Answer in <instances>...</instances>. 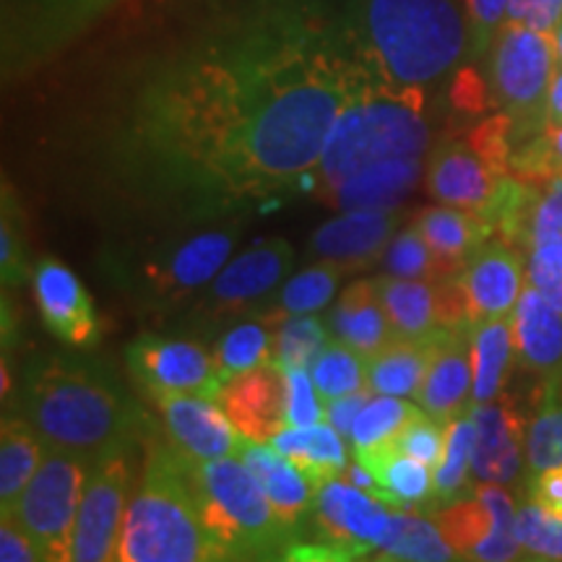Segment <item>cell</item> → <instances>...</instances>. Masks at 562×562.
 Here are the masks:
<instances>
[{
	"mask_svg": "<svg viewBox=\"0 0 562 562\" xmlns=\"http://www.w3.org/2000/svg\"><path fill=\"white\" fill-rule=\"evenodd\" d=\"M271 446L292 463H297L315 487L339 480L349 467L344 438L328 422L311 427H284L279 435H273Z\"/></svg>",
	"mask_w": 562,
	"mask_h": 562,
	"instance_id": "obj_32",
	"label": "cell"
},
{
	"mask_svg": "<svg viewBox=\"0 0 562 562\" xmlns=\"http://www.w3.org/2000/svg\"><path fill=\"white\" fill-rule=\"evenodd\" d=\"M115 562H220L199 516L182 459L154 442L125 510Z\"/></svg>",
	"mask_w": 562,
	"mask_h": 562,
	"instance_id": "obj_5",
	"label": "cell"
},
{
	"mask_svg": "<svg viewBox=\"0 0 562 562\" xmlns=\"http://www.w3.org/2000/svg\"><path fill=\"white\" fill-rule=\"evenodd\" d=\"M115 0H5V68L34 66L74 42Z\"/></svg>",
	"mask_w": 562,
	"mask_h": 562,
	"instance_id": "obj_11",
	"label": "cell"
},
{
	"mask_svg": "<svg viewBox=\"0 0 562 562\" xmlns=\"http://www.w3.org/2000/svg\"><path fill=\"white\" fill-rule=\"evenodd\" d=\"M286 375V427H311L326 417L321 396L315 391L311 370L292 368Z\"/></svg>",
	"mask_w": 562,
	"mask_h": 562,
	"instance_id": "obj_48",
	"label": "cell"
},
{
	"mask_svg": "<svg viewBox=\"0 0 562 562\" xmlns=\"http://www.w3.org/2000/svg\"><path fill=\"white\" fill-rule=\"evenodd\" d=\"M510 175L524 182H544L562 175V125L544 128L513 151Z\"/></svg>",
	"mask_w": 562,
	"mask_h": 562,
	"instance_id": "obj_44",
	"label": "cell"
},
{
	"mask_svg": "<svg viewBox=\"0 0 562 562\" xmlns=\"http://www.w3.org/2000/svg\"><path fill=\"white\" fill-rule=\"evenodd\" d=\"M398 508L378 501L347 480H331L315 492L311 513V529L318 542L351 554L355 560H368L383 550L396 531Z\"/></svg>",
	"mask_w": 562,
	"mask_h": 562,
	"instance_id": "obj_12",
	"label": "cell"
},
{
	"mask_svg": "<svg viewBox=\"0 0 562 562\" xmlns=\"http://www.w3.org/2000/svg\"><path fill=\"white\" fill-rule=\"evenodd\" d=\"M195 3L138 68L115 161L149 199L216 220L300 191L344 104L375 81L269 5Z\"/></svg>",
	"mask_w": 562,
	"mask_h": 562,
	"instance_id": "obj_1",
	"label": "cell"
},
{
	"mask_svg": "<svg viewBox=\"0 0 562 562\" xmlns=\"http://www.w3.org/2000/svg\"><path fill=\"white\" fill-rule=\"evenodd\" d=\"M311 378L323 402L362 391L368 389V357L334 339L315 357V362L311 364Z\"/></svg>",
	"mask_w": 562,
	"mask_h": 562,
	"instance_id": "obj_42",
	"label": "cell"
},
{
	"mask_svg": "<svg viewBox=\"0 0 562 562\" xmlns=\"http://www.w3.org/2000/svg\"><path fill=\"white\" fill-rule=\"evenodd\" d=\"M326 323L336 341L360 351L368 360L396 339L383 302L378 297L375 279H360L349 290H344Z\"/></svg>",
	"mask_w": 562,
	"mask_h": 562,
	"instance_id": "obj_26",
	"label": "cell"
},
{
	"mask_svg": "<svg viewBox=\"0 0 562 562\" xmlns=\"http://www.w3.org/2000/svg\"><path fill=\"white\" fill-rule=\"evenodd\" d=\"M355 558L347 552L336 550L331 544L323 542H300V539H292L284 547H279L277 552H271L269 558L261 562H351Z\"/></svg>",
	"mask_w": 562,
	"mask_h": 562,
	"instance_id": "obj_52",
	"label": "cell"
},
{
	"mask_svg": "<svg viewBox=\"0 0 562 562\" xmlns=\"http://www.w3.org/2000/svg\"><path fill=\"white\" fill-rule=\"evenodd\" d=\"M518 562H562V560H547V558H533V554H526V558H521Z\"/></svg>",
	"mask_w": 562,
	"mask_h": 562,
	"instance_id": "obj_58",
	"label": "cell"
},
{
	"mask_svg": "<svg viewBox=\"0 0 562 562\" xmlns=\"http://www.w3.org/2000/svg\"><path fill=\"white\" fill-rule=\"evenodd\" d=\"M161 414L167 446L186 461L206 463L214 459H240L245 440L222 406L203 396L154 398Z\"/></svg>",
	"mask_w": 562,
	"mask_h": 562,
	"instance_id": "obj_16",
	"label": "cell"
},
{
	"mask_svg": "<svg viewBox=\"0 0 562 562\" xmlns=\"http://www.w3.org/2000/svg\"><path fill=\"white\" fill-rule=\"evenodd\" d=\"M364 562H467L446 542L432 516L417 510H398L396 531L389 544Z\"/></svg>",
	"mask_w": 562,
	"mask_h": 562,
	"instance_id": "obj_34",
	"label": "cell"
},
{
	"mask_svg": "<svg viewBox=\"0 0 562 562\" xmlns=\"http://www.w3.org/2000/svg\"><path fill=\"white\" fill-rule=\"evenodd\" d=\"M414 227L456 273L490 237H495L490 222H484L480 214L456 206H432L419 211Z\"/></svg>",
	"mask_w": 562,
	"mask_h": 562,
	"instance_id": "obj_28",
	"label": "cell"
},
{
	"mask_svg": "<svg viewBox=\"0 0 562 562\" xmlns=\"http://www.w3.org/2000/svg\"><path fill=\"white\" fill-rule=\"evenodd\" d=\"M355 461H360L375 476L378 487H381V501L393 508L419 513L427 503H435L432 469L409 459L393 446L381 448V451L355 453Z\"/></svg>",
	"mask_w": 562,
	"mask_h": 562,
	"instance_id": "obj_29",
	"label": "cell"
},
{
	"mask_svg": "<svg viewBox=\"0 0 562 562\" xmlns=\"http://www.w3.org/2000/svg\"><path fill=\"white\" fill-rule=\"evenodd\" d=\"M182 459V456H180ZM199 516L220 562H261L292 542L279 524L269 495L243 459L193 463L182 459Z\"/></svg>",
	"mask_w": 562,
	"mask_h": 562,
	"instance_id": "obj_6",
	"label": "cell"
},
{
	"mask_svg": "<svg viewBox=\"0 0 562 562\" xmlns=\"http://www.w3.org/2000/svg\"><path fill=\"white\" fill-rule=\"evenodd\" d=\"M372 396H375V393L370 389H362V391L347 393V396L331 398V402H326V422L341 435L344 440H349L351 427H355L357 417H360L364 406L370 404Z\"/></svg>",
	"mask_w": 562,
	"mask_h": 562,
	"instance_id": "obj_53",
	"label": "cell"
},
{
	"mask_svg": "<svg viewBox=\"0 0 562 562\" xmlns=\"http://www.w3.org/2000/svg\"><path fill=\"white\" fill-rule=\"evenodd\" d=\"M34 300L45 326L70 347H91L100 336L94 305L89 292L83 290L81 279L68 269L66 263L40 261L32 273Z\"/></svg>",
	"mask_w": 562,
	"mask_h": 562,
	"instance_id": "obj_22",
	"label": "cell"
},
{
	"mask_svg": "<svg viewBox=\"0 0 562 562\" xmlns=\"http://www.w3.org/2000/svg\"><path fill=\"white\" fill-rule=\"evenodd\" d=\"M476 427L474 480L508 484L521 474L524 430L521 417L508 404H474L469 409Z\"/></svg>",
	"mask_w": 562,
	"mask_h": 562,
	"instance_id": "obj_25",
	"label": "cell"
},
{
	"mask_svg": "<svg viewBox=\"0 0 562 562\" xmlns=\"http://www.w3.org/2000/svg\"><path fill=\"white\" fill-rule=\"evenodd\" d=\"M45 442L21 414L3 419V427H0V516L11 518L32 476L45 461Z\"/></svg>",
	"mask_w": 562,
	"mask_h": 562,
	"instance_id": "obj_30",
	"label": "cell"
},
{
	"mask_svg": "<svg viewBox=\"0 0 562 562\" xmlns=\"http://www.w3.org/2000/svg\"><path fill=\"white\" fill-rule=\"evenodd\" d=\"M524 277L526 261L521 250L503 237H490L459 271L469 323L513 315L526 286Z\"/></svg>",
	"mask_w": 562,
	"mask_h": 562,
	"instance_id": "obj_17",
	"label": "cell"
},
{
	"mask_svg": "<svg viewBox=\"0 0 562 562\" xmlns=\"http://www.w3.org/2000/svg\"><path fill=\"white\" fill-rule=\"evenodd\" d=\"M552 42H554V53H558V63L562 66V19H560V24L554 26Z\"/></svg>",
	"mask_w": 562,
	"mask_h": 562,
	"instance_id": "obj_57",
	"label": "cell"
},
{
	"mask_svg": "<svg viewBox=\"0 0 562 562\" xmlns=\"http://www.w3.org/2000/svg\"><path fill=\"white\" fill-rule=\"evenodd\" d=\"M558 125H562V66L554 70L544 102V128H558Z\"/></svg>",
	"mask_w": 562,
	"mask_h": 562,
	"instance_id": "obj_56",
	"label": "cell"
},
{
	"mask_svg": "<svg viewBox=\"0 0 562 562\" xmlns=\"http://www.w3.org/2000/svg\"><path fill=\"white\" fill-rule=\"evenodd\" d=\"M240 459L261 482L279 524L284 526V531L292 539H297L307 521H311L315 492H318L311 476L302 472L297 463L281 456L271 442L248 440Z\"/></svg>",
	"mask_w": 562,
	"mask_h": 562,
	"instance_id": "obj_23",
	"label": "cell"
},
{
	"mask_svg": "<svg viewBox=\"0 0 562 562\" xmlns=\"http://www.w3.org/2000/svg\"><path fill=\"white\" fill-rule=\"evenodd\" d=\"M273 360V321L263 315L261 321L235 323L227 334L222 336L214 349L216 372H220V385L232 381L240 372H248L258 364Z\"/></svg>",
	"mask_w": 562,
	"mask_h": 562,
	"instance_id": "obj_36",
	"label": "cell"
},
{
	"mask_svg": "<svg viewBox=\"0 0 562 562\" xmlns=\"http://www.w3.org/2000/svg\"><path fill=\"white\" fill-rule=\"evenodd\" d=\"M505 16H508L510 24L552 34L562 19V0H510Z\"/></svg>",
	"mask_w": 562,
	"mask_h": 562,
	"instance_id": "obj_51",
	"label": "cell"
},
{
	"mask_svg": "<svg viewBox=\"0 0 562 562\" xmlns=\"http://www.w3.org/2000/svg\"><path fill=\"white\" fill-rule=\"evenodd\" d=\"M91 463L47 448L45 461L11 513L19 529L37 547L42 562H70L74 529Z\"/></svg>",
	"mask_w": 562,
	"mask_h": 562,
	"instance_id": "obj_8",
	"label": "cell"
},
{
	"mask_svg": "<svg viewBox=\"0 0 562 562\" xmlns=\"http://www.w3.org/2000/svg\"><path fill=\"white\" fill-rule=\"evenodd\" d=\"M240 240V222L201 229L170 243L138 269V292L157 311H175L182 302L199 297L232 261Z\"/></svg>",
	"mask_w": 562,
	"mask_h": 562,
	"instance_id": "obj_9",
	"label": "cell"
},
{
	"mask_svg": "<svg viewBox=\"0 0 562 562\" xmlns=\"http://www.w3.org/2000/svg\"><path fill=\"white\" fill-rule=\"evenodd\" d=\"M311 30L370 81L430 87L469 58L456 0H256Z\"/></svg>",
	"mask_w": 562,
	"mask_h": 562,
	"instance_id": "obj_2",
	"label": "cell"
},
{
	"mask_svg": "<svg viewBox=\"0 0 562 562\" xmlns=\"http://www.w3.org/2000/svg\"><path fill=\"white\" fill-rule=\"evenodd\" d=\"M474 442L476 427L472 414L448 422L446 425V448H442V459L435 469V505L451 503L456 497L467 495L474 487Z\"/></svg>",
	"mask_w": 562,
	"mask_h": 562,
	"instance_id": "obj_35",
	"label": "cell"
},
{
	"mask_svg": "<svg viewBox=\"0 0 562 562\" xmlns=\"http://www.w3.org/2000/svg\"><path fill=\"white\" fill-rule=\"evenodd\" d=\"M383 273L396 279H419V281H440L459 277L451 266L430 248V243L419 235V229L409 224L402 232L393 235V240L385 248Z\"/></svg>",
	"mask_w": 562,
	"mask_h": 562,
	"instance_id": "obj_41",
	"label": "cell"
},
{
	"mask_svg": "<svg viewBox=\"0 0 562 562\" xmlns=\"http://www.w3.org/2000/svg\"><path fill=\"white\" fill-rule=\"evenodd\" d=\"M516 357L544 383L562 378V313L526 281L521 300L510 315Z\"/></svg>",
	"mask_w": 562,
	"mask_h": 562,
	"instance_id": "obj_24",
	"label": "cell"
},
{
	"mask_svg": "<svg viewBox=\"0 0 562 562\" xmlns=\"http://www.w3.org/2000/svg\"><path fill=\"white\" fill-rule=\"evenodd\" d=\"M128 368L136 383L159 396H203L216 402L220 396V372L214 355L201 344L188 339H165V336H140L125 351Z\"/></svg>",
	"mask_w": 562,
	"mask_h": 562,
	"instance_id": "obj_15",
	"label": "cell"
},
{
	"mask_svg": "<svg viewBox=\"0 0 562 562\" xmlns=\"http://www.w3.org/2000/svg\"><path fill=\"white\" fill-rule=\"evenodd\" d=\"M344 269L328 261H315L294 273L281 284L277 292L273 311L266 313L271 318H284V315H315L323 307L331 305V300L339 292Z\"/></svg>",
	"mask_w": 562,
	"mask_h": 562,
	"instance_id": "obj_37",
	"label": "cell"
},
{
	"mask_svg": "<svg viewBox=\"0 0 562 562\" xmlns=\"http://www.w3.org/2000/svg\"><path fill=\"white\" fill-rule=\"evenodd\" d=\"M398 224L402 214L396 209L344 211L313 232L311 258L336 263L344 271H360L381 261Z\"/></svg>",
	"mask_w": 562,
	"mask_h": 562,
	"instance_id": "obj_18",
	"label": "cell"
},
{
	"mask_svg": "<svg viewBox=\"0 0 562 562\" xmlns=\"http://www.w3.org/2000/svg\"><path fill=\"white\" fill-rule=\"evenodd\" d=\"M472 339V406L492 404L501 396L508 381L510 364L516 360V339H513V323L508 318L476 321L469 328Z\"/></svg>",
	"mask_w": 562,
	"mask_h": 562,
	"instance_id": "obj_31",
	"label": "cell"
},
{
	"mask_svg": "<svg viewBox=\"0 0 562 562\" xmlns=\"http://www.w3.org/2000/svg\"><path fill=\"white\" fill-rule=\"evenodd\" d=\"M417 412L419 406H412L404 398L378 396L375 393L351 427V453L381 451V448L393 446L404 427L417 417Z\"/></svg>",
	"mask_w": 562,
	"mask_h": 562,
	"instance_id": "obj_39",
	"label": "cell"
},
{
	"mask_svg": "<svg viewBox=\"0 0 562 562\" xmlns=\"http://www.w3.org/2000/svg\"><path fill=\"white\" fill-rule=\"evenodd\" d=\"M393 448L414 461L425 463L435 472L442 459V448H446V425H440L438 419L419 409L417 417L404 427L402 435L393 442Z\"/></svg>",
	"mask_w": 562,
	"mask_h": 562,
	"instance_id": "obj_46",
	"label": "cell"
},
{
	"mask_svg": "<svg viewBox=\"0 0 562 562\" xmlns=\"http://www.w3.org/2000/svg\"><path fill=\"white\" fill-rule=\"evenodd\" d=\"M510 0H463L469 30V60L487 55L492 40L501 32Z\"/></svg>",
	"mask_w": 562,
	"mask_h": 562,
	"instance_id": "obj_47",
	"label": "cell"
},
{
	"mask_svg": "<svg viewBox=\"0 0 562 562\" xmlns=\"http://www.w3.org/2000/svg\"><path fill=\"white\" fill-rule=\"evenodd\" d=\"M501 182L503 175L492 170L467 138L440 140L427 159V191L442 206H456L482 216Z\"/></svg>",
	"mask_w": 562,
	"mask_h": 562,
	"instance_id": "obj_21",
	"label": "cell"
},
{
	"mask_svg": "<svg viewBox=\"0 0 562 562\" xmlns=\"http://www.w3.org/2000/svg\"><path fill=\"white\" fill-rule=\"evenodd\" d=\"M294 266V250L286 240H263L232 258L201 294L199 318L229 323L243 315L261 313V305L281 290Z\"/></svg>",
	"mask_w": 562,
	"mask_h": 562,
	"instance_id": "obj_13",
	"label": "cell"
},
{
	"mask_svg": "<svg viewBox=\"0 0 562 562\" xmlns=\"http://www.w3.org/2000/svg\"><path fill=\"white\" fill-rule=\"evenodd\" d=\"M21 417L45 448L97 463L128 451L144 414L102 364L74 357H45L26 372Z\"/></svg>",
	"mask_w": 562,
	"mask_h": 562,
	"instance_id": "obj_3",
	"label": "cell"
},
{
	"mask_svg": "<svg viewBox=\"0 0 562 562\" xmlns=\"http://www.w3.org/2000/svg\"><path fill=\"white\" fill-rule=\"evenodd\" d=\"M128 453H112L91 463L74 529L70 562H115L125 510L131 501Z\"/></svg>",
	"mask_w": 562,
	"mask_h": 562,
	"instance_id": "obj_14",
	"label": "cell"
},
{
	"mask_svg": "<svg viewBox=\"0 0 562 562\" xmlns=\"http://www.w3.org/2000/svg\"><path fill=\"white\" fill-rule=\"evenodd\" d=\"M516 503L501 484L480 482L467 495L435 505L432 521L467 562H518Z\"/></svg>",
	"mask_w": 562,
	"mask_h": 562,
	"instance_id": "obj_10",
	"label": "cell"
},
{
	"mask_svg": "<svg viewBox=\"0 0 562 562\" xmlns=\"http://www.w3.org/2000/svg\"><path fill=\"white\" fill-rule=\"evenodd\" d=\"M430 146L425 87L375 81L349 97L336 117L313 188L328 195L364 167L389 159H425Z\"/></svg>",
	"mask_w": 562,
	"mask_h": 562,
	"instance_id": "obj_4",
	"label": "cell"
},
{
	"mask_svg": "<svg viewBox=\"0 0 562 562\" xmlns=\"http://www.w3.org/2000/svg\"><path fill=\"white\" fill-rule=\"evenodd\" d=\"M562 463V378L544 385V398L526 432V480Z\"/></svg>",
	"mask_w": 562,
	"mask_h": 562,
	"instance_id": "obj_40",
	"label": "cell"
},
{
	"mask_svg": "<svg viewBox=\"0 0 562 562\" xmlns=\"http://www.w3.org/2000/svg\"><path fill=\"white\" fill-rule=\"evenodd\" d=\"M0 562H42L37 547L13 518H3L0 524Z\"/></svg>",
	"mask_w": 562,
	"mask_h": 562,
	"instance_id": "obj_54",
	"label": "cell"
},
{
	"mask_svg": "<svg viewBox=\"0 0 562 562\" xmlns=\"http://www.w3.org/2000/svg\"><path fill=\"white\" fill-rule=\"evenodd\" d=\"M526 281L562 313V245H542L526 252Z\"/></svg>",
	"mask_w": 562,
	"mask_h": 562,
	"instance_id": "obj_49",
	"label": "cell"
},
{
	"mask_svg": "<svg viewBox=\"0 0 562 562\" xmlns=\"http://www.w3.org/2000/svg\"><path fill=\"white\" fill-rule=\"evenodd\" d=\"M422 170H425V159L378 161L351 175L323 199L341 211L396 209V203L414 191Z\"/></svg>",
	"mask_w": 562,
	"mask_h": 562,
	"instance_id": "obj_27",
	"label": "cell"
},
{
	"mask_svg": "<svg viewBox=\"0 0 562 562\" xmlns=\"http://www.w3.org/2000/svg\"><path fill=\"white\" fill-rule=\"evenodd\" d=\"M516 537L526 554L562 560V510L526 501L516 510Z\"/></svg>",
	"mask_w": 562,
	"mask_h": 562,
	"instance_id": "obj_43",
	"label": "cell"
},
{
	"mask_svg": "<svg viewBox=\"0 0 562 562\" xmlns=\"http://www.w3.org/2000/svg\"><path fill=\"white\" fill-rule=\"evenodd\" d=\"M552 34L505 21L487 50V79L492 108L513 121L516 149L544 131V102L558 70Z\"/></svg>",
	"mask_w": 562,
	"mask_h": 562,
	"instance_id": "obj_7",
	"label": "cell"
},
{
	"mask_svg": "<svg viewBox=\"0 0 562 562\" xmlns=\"http://www.w3.org/2000/svg\"><path fill=\"white\" fill-rule=\"evenodd\" d=\"M216 404L245 440L271 442L286 427V375L277 362L240 372L220 389Z\"/></svg>",
	"mask_w": 562,
	"mask_h": 562,
	"instance_id": "obj_19",
	"label": "cell"
},
{
	"mask_svg": "<svg viewBox=\"0 0 562 562\" xmlns=\"http://www.w3.org/2000/svg\"><path fill=\"white\" fill-rule=\"evenodd\" d=\"M0 273H3V286H19L32 277L24 250V227L9 186L3 188V216H0Z\"/></svg>",
	"mask_w": 562,
	"mask_h": 562,
	"instance_id": "obj_45",
	"label": "cell"
},
{
	"mask_svg": "<svg viewBox=\"0 0 562 562\" xmlns=\"http://www.w3.org/2000/svg\"><path fill=\"white\" fill-rule=\"evenodd\" d=\"M451 104L456 110L469 112V115H476V112L492 108L487 79L474 66H463L456 70L451 83Z\"/></svg>",
	"mask_w": 562,
	"mask_h": 562,
	"instance_id": "obj_50",
	"label": "cell"
},
{
	"mask_svg": "<svg viewBox=\"0 0 562 562\" xmlns=\"http://www.w3.org/2000/svg\"><path fill=\"white\" fill-rule=\"evenodd\" d=\"M526 495H529L531 503L542 505V508L562 510V463L526 480Z\"/></svg>",
	"mask_w": 562,
	"mask_h": 562,
	"instance_id": "obj_55",
	"label": "cell"
},
{
	"mask_svg": "<svg viewBox=\"0 0 562 562\" xmlns=\"http://www.w3.org/2000/svg\"><path fill=\"white\" fill-rule=\"evenodd\" d=\"M438 334V331H435ZM393 339L368 360V389L378 396L417 398L432 357V339Z\"/></svg>",
	"mask_w": 562,
	"mask_h": 562,
	"instance_id": "obj_33",
	"label": "cell"
},
{
	"mask_svg": "<svg viewBox=\"0 0 562 562\" xmlns=\"http://www.w3.org/2000/svg\"><path fill=\"white\" fill-rule=\"evenodd\" d=\"M472 326L440 328L432 339V357L414 402L440 425L459 419L472 409Z\"/></svg>",
	"mask_w": 562,
	"mask_h": 562,
	"instance_id": "obj_20",
	"label": "cell"
},
{
	"mask_svg": "<svg viewBox=\"0 0 562 562\" xmlns=\"http://www.w3.org/2000/svg\"><path fill=\"white\" fill-rule=\"evenodd\" d=\"M271 318V315H269ZM273 321V362L281 370H311L315 357L334 341L331 328L318 315H284Z\"/></svg>",
	"mask_w": 562,
	"mask_h": 562,
	"instance_id": "obj_38",
	"label": "cell"
}]
</instances>
